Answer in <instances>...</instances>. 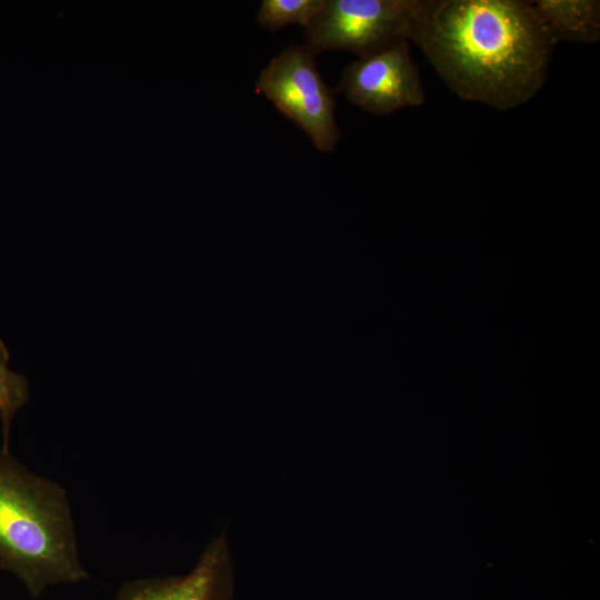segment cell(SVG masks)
<instances>
[{"label":"cell","mask_w":600,"mask_h":600,"mask_svg":"<svg viewBox=\"0 0 600 600\" xmlns=\"http://www.w3.org/2000/svg\"><path fill=\"white\" fill-rule=\"evenodd\" d=\"M409 40L456 96L497 110L540 90L556 47L522 0H418Z\"/></svg>","instance_id":"6da1fadb"},{"label":"cell","mask_w":600,"mask_h":600,"mask_svg":"<svg viewBox=\"0 0 600 600\" xmlns=\"http://www.w3.org/2000/svg\"><path fill=\"white\" fill-rule=\"evenodd\" d=\"M0 570L32 597L51 584L88 579L66 491L0 452Z\"/></svg>","instance_id":"7a4b0ae2"},{"label":"cell","mask_w":600,"mask_h":600,"mask_svg":"<svg viewBox=\"0 0 600 600\" xmlns=\"http://www.w3.org/2000/svg\"><path fill=\"white\" fill-rule=\"evenodd\" d=\"M314 57L304 46L286 48L261 70L256 89L299 126L318 150L330 152L340 140L334 90L323 82Z\"/></svg>","instance_id":"3957f363"},{"label":"cell","mask_w":600,"mask_h":600,"mask_svg":"<svg viewBox=\"0 0 600 600\" xmlns=\"http://www.w3.org/2000/svg\"><path fill=\"white\" fill-rule=\"evenodd\" d=\"M418 0H324L304 29V47L314 56L344 50L368 56L408 40Z\"/></svg>","instance_id":"277c9868"},{"label":"cell","mask_w":600,"mask_h":600,"mask_svg":"<svg viewBox=\"0 0 600 600\" xmlns=\"http://www.w3.org/2000/svg\"><path fill=\"white\" fill-rule=\"evenodd\" d=\"M348 100L363 110L389 114L421 106L424 90L408 40L360 57L348 64L339 87Z\"/></svg>","instance_id":"5b68a950"},{"label":"cell","mask_w":600,"mask_h":600,"mask_svg":"<svg viewBox=\"0 0 600 600\" xmlns=\"http://www.w3.org/2000/svg\"><path fill=\"white\" fill-rule=\"evenodd\" d=\"M114 600H234L232 562L224 534L207 546L189 574L127 582Z\"/></svg>","instance_id":"8992f818"},{"label":"cell","mask_w":600,"mask_h":600,"mask_svg":"<svg viewBox=\"0 0 600 600\" xmlns=\"http://www.w3.org/2000/svg\"><path fill=\"white\" fill-rule=\"evenodd\" d=\"M539 21L557 44L596 43L600 39V2L598 0L530 1Z\"/></svg>","instance_id":"52a82bcc"},{"label":"cell","mask_w":600,"mask_h":600,"mask_svg":"<svg viewBox=\"0 0 600 600\" xmlns=\"http://www.w3.org/2000/svg\"><path fill=\"white\" fill-rule=\"evenodd\" d=\"M9 351L0 339V419L2 424V453H9V434L17 411L29 400V384L24 376L9 367Z\"/></svg>","instance_id":"ba28073f"},{"label":"cell","mask_w":600,"mask_h":600,"mask_svg":"<svg viewBox=\"0 0 600 600\" xmlns=\"http://www.w3.org/2000/svg\"><path fill=\"white\" fill-rule=\"evenodd\" d=\"M324 0H263L257 16L262 28L277 30L288 24L304 29L323 7Z\"/></svg>","instance_id":"9c48e42d"}]
</instances>
